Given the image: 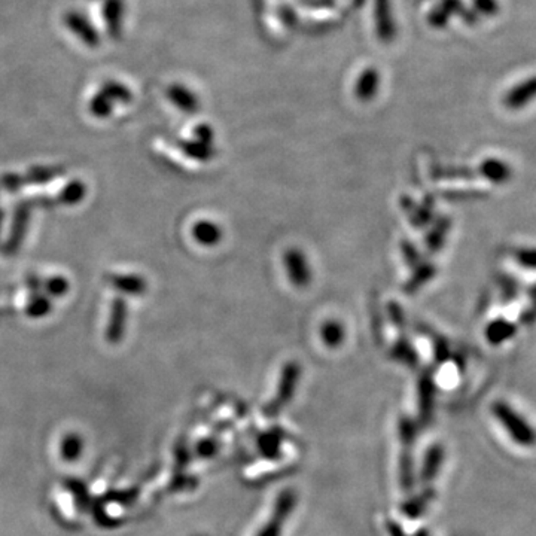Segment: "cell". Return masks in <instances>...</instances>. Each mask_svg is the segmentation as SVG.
<instances>
[{
    "label": "cell",
    "instance_id": "1",
    "mask_svg": "<svg viewBox=\"0 0 536 536\" xmlns=\"http://www.w3.org/2000/svg\"><path fill=\"white\" fill-rule=\"evenodd\" d=\"M495 418L503 426L505 432L508 433L510 438L520 447H533L536 445V430L521 416L517 410H514L508 402L496 401L491 407Z\"/></svg>",
    "mask_w": 536,
    "mask_h": 536
},
{
    "label": "cell",
    "instance_id": "2",
    "mask_svg": "<svg viewBox=\"0 0 536 536\" xmlns=\"http://www.w3.org/2000/svg\"><path fill=\"white\" fill-rule=\"evenodd\" d=\"M297 505V494L292 489H286L278 496L274 503L273 517L267 521V525L258 532L256 536H280L283 529V521L291 515Z\"/></svg>",
    "mask_w": 536,
    "mask_h": 536
},
{
    "label": "cell",
    "instance_id": "3",
    "mask_svg": "<svg viewBox=\"0 0 536 536\" xmlns=\"http://www.w3.org/2000/svg\"><path fill=\"white\" fill-rule=\"evenodd\" d=\"M536 98V76L521 81L505 94L503 103L508 109L518 110L528 106Z\"/></svg>",
    "mask_w": 536,
    "mask_h": 536
},
{
    "label": "cell",
    "instance_id": "4",
    "mask_svg": "<svg viewBox=\"0 0 536 536\" xmlns=\"http://www.w3.org/2000/svg\"><path fill=\"white\" fill-rule=\"evenodd\" d=\"M64 23H66L69 30L74 32L76 35V38L81 39L84 43H86V45L94 47L98 43L97 32L93 28L91 23L85 17H82L81 13H78L76 11L69 12L67 16L64 17Z\"/></svg>",
    "mask_w": 536,
    "mask_h": 536
},
{
    "label": "cell",
    "instance_id": "5",
    "mask_svg": "<svg viewBox=\"0 0 536 536\" xmlns=\"http://www.w3.org/2000/svg\"><path fill=\"white\" fill-rule=\"evenodd\" d=\"M480 171L487 181L498 183V185L506 183L511 179V175H513L510 166L505 161H502V159H496V158L486 159L480 167Z\"/></svg>",
    "mask_w": 536,
    "mask_h": 536
},
{
    "label": "cell",
    "instance_id": "6",
    "mask_svg": "<svg viewBox=\"0 0 536 536\" xmlns=\"http://www.w3.org/2000/svg\"><path fill=\"white\" fill-rule=\"evenodd\" d=\"M517 332V326L506 321V319H496L486 328V338L491 344H502L513 338Z\"/></svg>",
    "mask_w": 536,
    "mask_h": 536
},
{
    "label": "cell",
    "instance_id": "7",
    "mask_svg": "<svg viewBox=\"0 0 536 536\" xmlns=\"http://www.w3.org/2000/svg\"><path fill=\"white\" fill-rule=\"evenodd\" d=\"M444 462V448L441 445H432L426 452L423 467H422V480L432 481L443 467Z\"/></svg>",
    "mask_w": 536,
    "mask_h": 536
},
{
    "label": "cell",
    "instance_id": "8",
    "mask_svg": "<svg viewBox=\"0 0 536 536\" xmlns=\"http://www.w3.org/2000/svg\"><path fill=\"white\" fill-rule=\"evenodd\" d=\"M122 18H124L122 0H108V4L105 6V21L112 38H118V35H121Z\"/></svg>",
    "mask_w": 536,
    "mask_h": 536
},
{
    "label": "cell",
    "instance_id": "9",
    "mask_svg": "<svg viewBox=\"0 0 536 536\" xmlns=\"http://www.w3.org/2000/svg\"><path fill=\"white\" fill-rule=\"evenodd\" d=\"M280 445H282V440L278 433H274V432L266 433V435L261 437L258 441L261 453L270 459H278L280 456Z\"/></svg>",
    "mask_w": 536,
    "mask_h": 536
},
{
    "label": "cell",
    "instance_id": "10",
    "mask_svg": "<svg viewBox=\"0 0 536 536\" xmlns=\"http://www.w3.org/2000/svg\"><path fill=\"white\" fill-rule=\"evenodd\" d=\"M194 233H195L197 240L206 243V244L216 243L219 239V229L216 228V225H213L210 222H200Z\"/></svg>",
    "mask_w": 536,
    "mask_h": 536
},
{
    "label": "cell",
    "instance_id": "11",
    "mask_svg": "<svg viewBox=\"0 0 536 536\" xmlns=\"http://www.w3.org/2000/svg\"><path fill=\"white\" fill-rule=\"evenodd\" d=\"M430 498H432V490H428L422 496H418L413 501H409L407 503L404 505V514H407L409 517H413V518L418 517L420 514L423 513L425 506L428 505Z\"/></svg>",
    "mask_w": 536,
    "mask_h": 536
},
{
    "label": "cell",
    "instance_id": "12",
    "mask_svg": "<svg viewBox=\"0 0 536 536\" xmlns=\"http://www.w3.org/2000/svg\"><path fill=\"white\" fill-rule=\"evenodd\" d=\"M170 97L178 106H181L185 110L195 109V98L193 97V94L190 96V93H188L185 89H182V86H175V89H171Z\"/></svg>",
    "mask_w": 536,
    "mask_h": 536
},
{
    "label": "cell",
    "instance_id": "13",
    "mask_svg": "<svg viewBox=\"0 0 536 536\" xmlns=\"http://www.w3.org/2000/svg\"><path fill=\"white\" fill-rule=\"evenodd\" d=\"M517 263L529 270L536 268V248H521L515 252Z\"/></svg>",
    "mask_w": 536,
    "mask_h": 536
},
{
    "label": "cell",
    "instance_id": "14",
    "mask_svg": "<svg viewBox=\"0 0 536 536\" xmlns=\"http://www.w3.org/2000/svg\"><path fill=\"white\" fill-rule=\"evenodd\" d=\"M343 338V332H341V328L340 325L337 324H331L328 326H325V340L331 344H337L340 343Z\"/></svg>",
    "mask_w": 536,
    "mask_h": 536
},
{
    "label": "cell",
    "instance_id": "15",
    "mask_svg": "<svg viewBox=\"0 0 536 536\" xmlns=\"http://www.w3.org/2000/svg\"><path fill=\"white\" fill-rule=\"evenodd\" d=\"M215 450H216V445H215V443H212V441H206L205 443V447H203V450H201V456H212L213 453H215Z\"/></svg>",
    "mask_w": 536,
    "mask_h": 536
},
{
    "label": "cell",
    "instance_id": "16",
    "mask_svg": "<svg viewBox=\"0 0 536 536\" xmlns=\"http://www.w3.org/2000/svg\"><path fill=\"white\" fill-rule=\"evenodd\" d=\"M389 530H390V535H392V536H405L402 529L397 523H390Z\"/></svg>",
    "mask_w": 536,
    "mask_h": 536
},
{
    "label": "cell",
    "instance_id": "17",
    "mask_svg": "<svg viewBox=\"0 0 536 536\" xmlns=\"http://www.w3.org/2000/svg\"><path fill=\"white\" fill-rule=\"evenodd\" d=\"M530 297H532V301H533V307H536V285H533L530 287Z\"/></svg>",
    "mask_w": 536,
    "mask_h": 536
},
{
    "label": "cell",
    "instance_id": "18",
    "mask_svg": "<svg viewBox=\"0 0 536 536\" xmlns=\"http://www.w3.org/2000/svg\"><path fill=\"white\" fill-rule=\"evenodd\" d=\"M416 536H429V535H428V532H426V530H420V532H418V533H417Z\"/></svg>",
    "mask_w": 536,
    "mask_h": 536
}]
</instances>
